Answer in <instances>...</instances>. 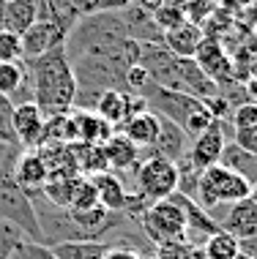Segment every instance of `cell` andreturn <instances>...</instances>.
<instances>
[{
	"mask_svg": "<svg viewBox=\"0 0 257 259\" xmlns=\"http://www.w3.org/2000/svg\"><path fill=\"white\" fill-rule=\"evenodd\" d=\"M25 68H27V76H30L33 104L47 117L66 115V112L74 109L77 79H74L71 63H68L63 47L25 60Z\"/></svg>",
	"mask_w": 257,
	"mask_h": 259,
	"instance_id": "6da1fadb",
	"label": "cell"
},
{
	"mask_svg": "<svg viewBox=\"0 0 257 259\" xmlns=\"http://www.w3.org/2000/svg\"><path fill=\"white\" fill-rule=\"evenodd\" d=\"M137 96H142L151 112H156L159 117H167V120L178 123L186 131V137L194 139L200 137L208 125L213 123L211 112L205 109V104L200 99H194L189 93H180V90H167L156 82H148Z\"/></svg>",
	"mask_w": 257,
	"mask_h": 259,
	"instance_id": "7a4b0ae2",
	"label": "cell"
},
{
	"mask_svg": "<svg viewBox=\"0 0 257 259\" xmlns=\"http://www.w3.org/2000/svg\"><path fill=\"white\" fill-rule=\"evenodd\" d=\"M252 191V183L241 175H235L233 169L222 164H213L208 169L200 172L197 178V191H194V202L203 210H208V215L216 213L219 207H227L238 199H246Z\"/></svg>",
	"mask_w": 257,
	"mask_h": 259,
	"instance_id": "3957f363",
	"label": "cell"
},
{
	"mask_svg": "<svg viewBox=\"0 0 257 259\" xmlns=\"http://www.w3.org/2000/svg\"><path fill=\"white\" fill-rule=\"evenodd\" d=\"M0 221H9L11 227H17L27 240L41 243V229H39L33 199L14 180L11 166H0Z\"/></svg>",
	"mask_w": 257,
	"mask_h": 259,
	"instance_id": "277c9868",
	"label": "cell"
},
{
	"mask_svg": "<svg viewBox=\"0 0 257 259\" xmlns=\"http://www.w3.org/2000/svg\"><path fill=\"white\" fill-rule=\"evenodd\" d=\"M137 224H140L142 235L154 246H162V243H186V215L172 197L151 202L148 210L137 219Z\"/></svg>",
	"mask_w": 257,
	"mask_h": 259,
	"instance_id": "5b68a950",
	"label": "cell"
},
{
	"mask_svg": "<svg viewBox=\"0 0 257 259\" xmlns=\"http://www.w3.org/2000/svg\"><path fill=\"white\" fill-rule=\"evenodd\" d=\"M131 175H134V191H140L148 202L167 199L178 191V166L156 153H140V161Z\"/></svg>",
	"mask_w": 257,
	"mask_h": 259,
	"instance_id": "8992f818",
	"label": "cell"
},
{
	"mask_svg": "<svg viewBox=\"0 0 257 259\" xmlns=\"http://www.w3.org/2000/svg\"><path fill=\"white\" fill-rule=\"evenodd\" d=\"M225 145H227L225 120H213V123L203 131V134L192 139L189 153H186V161H189V164H192L197 172H203V169H208V166L219 164Z\"/></svg>",
	"mask_w": 257,
	"mask_h": 259,
	"instance_id": "52a82bcc",
	"label": "cell"
},
{
	"mask_svg": "<svg viewBox=\"0 0 257 259\" xmlns=\"http://www.w3.org/2000/svg\"><path fill=\"white\" fill-rule=\"evenodd\" d=\"M44 123H47V115L33 101L14 104L11 125H14V137H17V142H19V148H22V150H36L41 145Z\"/></svg>",
	"mask_w": 257,
	"mask_h": 259,
	"instance_id": "ba28073f",
	"label": "cell"
},
{
	"mask_svg": "<svg viewBox=\"0 0 257 259\" xmlns=\"http://www.w3.org/2000/svg\"><path fill=\"white\" fill-rule=\"evenodd\" d=\"M66 36H68V33H66L58 22H55V19L39 17L36 22H33V25L22 33V52H25V60L39 58V55H44V52H50V50L63 47Z\"/></svg>",
	"mask_w": 257,
	"mask_h": 259,
	"instance_id": "9c48e42d",
	"label": "cell"
},
{
	"mask_svg": "<svg viewBox=\"0 0 257 259\" xmlns=\"http://www.w3.org/2000/svg\"><path fill=\"white\" fill-rule=\"evenodd\" d=\"M194 63H197L200 68H203V74L208 79H213L216 85L222 88L225 82H233V60L227 58L225 47L219 44L216 38H203L197 47V52H194Z\"/></svg>",
	"mask_w": 257,
	"mask_h": 259,
	"instance_id": "30bf717a",
	"label": "cell"
},
{
	"mask_svg": "<svg viewBox=\"0 0 257 259\" xmlns=\"http://www.w3.org/2000/svg\"><path fill=\"white\" fill-rule=\"evenodd\" d=\"M172 199L180 205V210H183V215H186V243H189L192 248H197V246H203V243L211 237L213 232L219 229V224L208 215V210H203L194 202L192 197H183V194H172Z\"/></svg>",
	"mask_w": 257,
	"mask_h": 259,
	"instance_id": "8fae6325",
	"label": "cell"
},
{
	"mask_svg": "<svg viewBox=\"0 0 257 259\" xmlns=\"http://www.w3.org/2000/svg\"><path fill=\"white\" fill-rule=\"evenodd\" d=\"M216 224L225 229V232L235 235L238 240L252 237V235H257V205L249 197L233 202V205H227L225 215L216 219Z\"/></svg>",
	"mask_w": 257,
	"mask_h": 259,
	"instance_id": "7c38bea8",
	"label": "cell"
},
{
	"mask_svg": "<svg viewBox=\"0 0 257 259\" xmlns=\"http://www.w3.org/2000/svg\"><path fill=\"white\" fill-rule=\"evenodd\" d=\"M189 145L192 139L186 137V131L180 128L178 123L167 120V117H162V125H159V137L154 142V148L151 150H142V153H156V156L172 161V164H178L180 158H186V153H189Z\"/></svg>",
	"mask_w": 257,
	"mask_h": 259,
	"instance_id": "4fadbf2b",
	"label": "cell"
},
{
	"mask_svg": "<svg viewBox=\"0 0 257 259\" xmlns=\"http://www.w3.org/2000/svg\"><path fill=\"white\" fill-rule=\"evenodd\" d=\"M159 125H162V117H159L156 112L145 109V112H140V115L126 117L115 131L123 134L129 142H134L140 150H151L154 142H156V137H159Z\"/></svg>",
	"mask_w": 257,
	"mask_h": 259,
	"instance_id": "5bb4252c",
	"label": "cell"
},
{
	"mask_svg": "<svg viewBox=\"0 0 257 259\" xmlns=\"http://www.w3.org/2000/svg\"><path fill=\"white\" fill-rule=\"evenodd\" d=\"M11 175H14V180H17L27 194H30V191H41L44 183L50 180V175H47V164H44V158H41L39 150H22V153H19L17 161H14Z\"/></svg>",
	"mask_w": 257,
	"mask_h": 259,
	"instance_id": "9a60e30c",
	"label": "cell"
},
{
	"mask_svg": "<svg viewBox=\"0 0 257 259\" xmlns=\"http://www.w3.org/2000/svg\"><path fill=\"white\" fill-rule=\"evenodd\" d=\"M123 19V25H126L129 36L137 41V44H162V30L156 27L154 17H151L148 9H142L140 3H131L126 6L123 11H118Z\"/></svg>",
	"mask_w": 257,
	"mask_h": 259,
	"instance_id": "2e32d148",
	"label": "cell"
},
{
	"mask_svg": "<svg viewBox=\"0 0 257 259\" xmlns=\"http://www.w3.org/2000/svg\"><path fill=\"white\" fill-rule=\"evenodd\" d=\"M0 96H9L14 104L33 101L30 76H27L25 60H19V63H0Z\"/></svg>",
	"mask_w": 257,
	"mask_h": 259,
	"instance_id": "e0dca14e",
	"label": "cell"
},
{
	"mask_svg": "<svg viewBox=\"0 0 257 259\" xmlns=\"http://www.w3.org/2000/svg\"><path fill=\"white\" fill-rule=\"evenodd\" d=\"M90 183H93L96 197H99V205L104 210H109V213H123L129 188L115 172L107 169V172H99V175H90Z\"/></svg>",
	"mask_w": 257,
	"mask_h": 259,
	"instance_id": "ac0fdd59",
	"label": "cell"
},
{
	"mask_svg": "<svg viewBox=\"0 0 257 259\" xmlns=\"http://www.w3.org/2000/svg\"><path fill=\"white\" fill-rule=\"evenodd\" d=\"M101 148H104V156H107L109 172H131L137 166V161H140V153H142L134 142H129V139L123 134H118V131L101 145Z\"/></svg>",
	"mask_w": 257,
	"mask_h": 259,
	"instance_id": "d6986e66",
	"label": "cell"
},
{
	"mask_svg": "<svg viewBox=\"0 0 257 259\" xmlns=\"http://www.w3.org/2000/svg\"><path fill=\"white\" fill-rule=\"evenodd\" d=\"M203 30H200V25L194 22H180L178 27H172V30L162 33V44L167 47V50L175 55V58H194V52H197L200 41H203Z\"/></svg>",
	"mask_w": 257,
	"mask_h": 259,
	"instance_id": "ffe728a7",
	"label": "cell"
},
{
	"mask_svg": "<svg viewBox=\"0 0 257 259\" xmlns=\"http://www.w3.org/2000/svg\"><path fill=\"white\" fill-rule=\"evenodd\" d=\"M74 128H77V142L85 145H104L115 134V128L107 120H101L93 109H71Z\"/></svg>",
	"mask_w": 257,
	"mask_h": 259,
	"instance_id": "44dd1931",
	"label": "cell"
},
{
	"mask_svg": "<svg viewBox=\"0 0 257 259\" xmlns=\"http://www.w3.org/2000/svg\"><path fill=\"white\" fill-rule=\"evenodd\" d=\"M41 0H6V14H3V27L11 33H22L39 19Z\"/></svg>",
	"mask_w": 257,
	"mask_h": 259,
	"instance_id": "7402d4cb",
	"label": "cell"
},
{
	"mask_svg": "<svg viewBox=\"0 0 257 259\" xmlns=\"http://www.w3.org/2000/svg\"><path fill=\"white\" fill-rule=\"evenodd\" d=\"M129 99H131L129 90H104L99 96V101H96L93 112L101 120H107L113 128H118L129 117Z\"/></svg>",
	"mask_w": 257,
	"mask_h": 259,
	"instance_id": "603a6c76",
	"label": "cell"
},
{
	"mask_svg": "<svg viewBox=\"0 0 257 259\" xmlns=\"http://www.w3.org/2000/svg\"><path fill=\"white\" fill-rule=\"evenodd\" d=\"M219 164L227 166V169H233L235 175H241V178H246L249 183H257V156L249 153L246 148H241L238 142H227L225 145Z\"/></svg>",
	"mask_w": 257,
	"mask_h": 259,
	"instance_id": "cb8c5ba5",
	"label": "cell"
},
{
	"mask_svg": "<svg viewBox=\"0 0 257 259\" xmlns=\"http://www.w3.org/2000/svg\"><path fill=\"white\" fill-rule=\"evenodd\" d=\"M50 248L55 259H104V254L109 251L107 243H99V240H68Z\"/></svg>",
	"mask_w": 257,
	"mask_h": 259,
	"instance_id": "d4e9b609",
	"label": "cell"
},
{
	"mask_svg": "<svg viewBox=\"0 0 257 259\" xmlns=\"http://www.w3.org/2000/svg\"><path fill=\"white\" fill-rule=\"evenodd\" d=\"M200 251H203L205 259H235L241 254V240L219 227L216 232L203 243V248H200Z\"/></svg>",
	"mask_w": 257,
	"mask_h": 259,
	"instance_id": "484cf974",
	"label": "cell"
},
{
	"mask_svg": "<svg viewBox=\"0 0 257 259\" xmlns=\"http://www.w3.org/2000/svg\"><path fill=\"white\" fill-rule=\"evenodd\" d=\"M99 205V197H96V188L90 183V178L80 175L77 183H74V191H71V202H68V210H90Z\"/></svg>",
	"mask_w": 257,
	"mask_h": 259,
	"instance_id": "4316f807",
	"label": "cell"
},
{
	"mask_svg": "<svg viewBox=\"0 0 257 259\" xmlns=\"http://www.w3.org/2000/svg\"><path fill=\"white\" fill-rule=\"evenodd\" d=\"M19 60H25L22 36L0 27V63H19Z\"/></svg>",
	"mask_w": 257,
	"mask_h": 259,
	"instance_id": "83f0119b",
	"label": "cell"
},
{
	"mask_svg": "<svg viewBox=\"0 0 257 259\" xmlns=\"http://www.w3.org/2000/svg\"><path fill=\"white\" fill-rule=\"evenodd\" d=\"M151 17H154V22H156V27L162 33H167V30H172V27H178L180 22H186L183 9H180V6H172L170 0L162 3L156 11H151Z\"/></svg>",
	"mask_w": 257,
	"mask_h": 259,
	"instance_id": "f1b7e54d",
	"label": "cell"
},
{
	"mask_svg": "<svg viewBox=\"0 0 257 259\" xmlns=\"http://www.w3.org/2000/svg\"><path fill=\"white\" fill-rule=\"evenodd\" d=\"M134 0H74V9L80 17H90V14H107V11H123Z\"/></svg>",
	"mask_w": 257,
	"mask_h": 259,
	"instance_id": "f546056e",
	"label": "cell"
},
{
	"mask_svg": "<svg viewBox=\"0 0 257 259\" xmlns=\"http://www.w3.org/2000/svg\"><path fill=\"white\" fill-rule=\"evenodd\" d=\"M27 237L19 232L17 227H11L9 221H0V259H11L14 251H17Z\"/></svg>",
	"mask_w": 257,
	"mask_h": 259,
	"instance_id": "4dcf8cb0",
	"label": "cell"
},
{
	"mask_svg": "<svg viewBox=\"0 0 257 259\" xmlns=\"http://www.w3.org/2000/svg\"><path fill=\"white\" fill-rule=\"evenodd\" d=\"M11 117H14V101L9 99V96H0V142H3V145H14V148H19L17 137H14Z\"/></svg>",
	"mask_w": 257,
	"mask_h": 259,
	"instance_id": "1f68e13d",
	"label": "cell"
},
{
	"mask_svg": "<svg viewBox=\"0 0 257 259\" xmlns=\"http://www.w3.org/2000/svg\"><path fill=\"white\" fill-rule=\"evenodd\" d=\"M194 248L189 243H162V246H154L148 259H192Z\"/></svg>",
	"mask_w": 257,
	"mask_h": 259,
	"instance_id": "d6a6232c",
	"label": "cell"
},
{
	"mask_svg": "<svg viewBox=\"0 0 257 259\" xmlns=\"http://www.w3.org/2000/svg\"><path fill=\"white\" fill-rule=\"evenodd\" d=\"M233 125H235V131H252V128H257V104L254 101L238 104V109L233 112Z\"/></svg>",
	"mask_w": 257,
	"mask_h": 259,
	"instance_id": "836d02e7",
	"label": "cell"
},
{
	"mask_svg": "<svg viewBox=\"0 0 257 259\" xmlns=\"http://www.w3.org/2000/svg\"><path fill=\"white\" fill-rule=\"evenodd\" d=\"M148 82H151V76H148V71H145V66L134 63V66L126 68V90L129 93H140Z\"/></svg>",
	"mask_w": 257,
	"mask_h": 259,
	"instance_id": "e575fe53",
	"label": "cell"
},
{
	"mask_svg": "<svg viewBox=\"0 0 257 259\" xmlns=\"http://www.w3.org/2000/svg\"><path fill=\"white\" fill-rule=\"evenodd\" d=\"M104 259H145V256H142V254H137V251H131V248L109 246V251L104 254Z\"/></svg>",
	"mask_w": 257,
	"mask_h": 259,
	"instance_id": "d590c367",
	"label": "cell"
},
{
	"mask_svg": "<svg viewBox=\"0 0 257 259\" xmlns=\"http://www.w3.org/2000/svg\"><path fill=\"white\" fill-rule=\"evenodd\" d=\"M241 254H246L249 259H257V235L241 240Z\"/></svg>",
	"mask_w": 257,
	"mask_h": 259,
	"instance_id": "8d00e7d4",
	"label": "cell"
},
{
	"mask_svg": "<svg viewBox=\"0 0 257 259\" xmlns=\"http://www.w3.org/2000/svg\"><path fill=\"white\" fill-rule=\"evenodd\" d=\"M137 3H140L142 9H148V11H156L159 6H162V3H167V0H137Z\"/></svg>",
	"mask_w": 257,
	"mask_h": 259,
	"instance_id": "74e56055",
	"label": "cell"
},
{
	"mask_svg": "<svg viewBox=\"0 0 257 259\" xmlns=\"http://www.w3.org/2000/svg\"><path fill=\"white\" fill-rule=\"evenodd\" d=\"M3 14H6V0H0V27H3Z\"/></svg>",
	"mask_w": 257,
	"mask_h": 259,
	"instance_id": "f35d334b",
	"label": "cell"
},
{
	"mask_svg": "<svg viewBox=\"0 0 257 259\" xmlns=\"http://www.w3.org/2000/svg\"><path fill=\"white\" fill-rule=\"evenodd\" d=\"M235 259H249V256H246V254H238V256H235Z\"/></svg>",
	"mask_w": 257,
	"mask_h": 259,
	"instance_id": "ab89813d",
	"label": "cell"
}]
</instances>
